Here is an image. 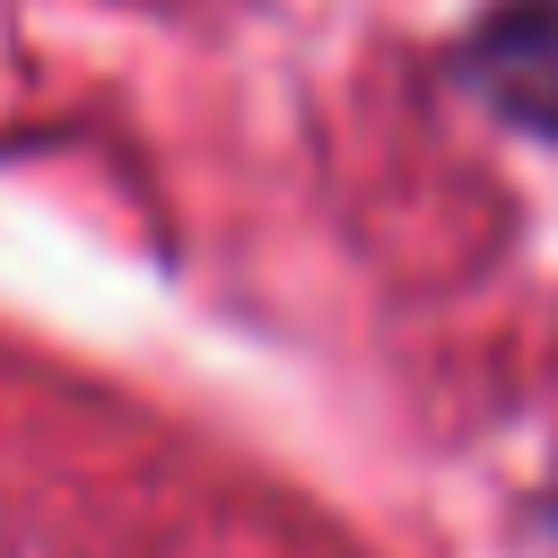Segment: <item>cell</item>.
<instances>
[{"label":"cell","mask_w":558,"mask_h":558,"mask_svg":"<svg viewBox=\"0 0 558 558\" xmlns=\"http://www.w3.org/2000/svg\"><path fill=\"white\" fill-rule=\"evenodd\" d=\"M471 78L488 87V105L558 140V0H488L471 35Z\"/></svg>","instance_id":"6da1fadb"}]
</instances>
